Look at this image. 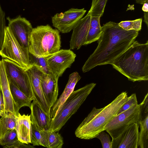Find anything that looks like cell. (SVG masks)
Instances as JSON below:
<instances>
[{
  "label": "cell",
  "instance_id": "36",
  "mask_svg": "<svg viewBox=\"0 0 148 148\" xmlns=\"http://www.w3.org/2000/svg\"><path fill=\"white\" fill-rule=\"evenodd\" d=\"M148 12H144V21L145 24H146L147 27H148Z\"/></svg>",
  "mask_w": 148,
  "mask_h": 148
},
{
  "label": "cell",
  "instance_id": "2",
  "mask_svg": "<svg viewBox=\"0 0 148 148\" xmlns=\"http://www.w3.org/2000/svg\"><path fill=\"white\" fill-rule=\"evenodd\" d=\"M111 65L129 81H147L148 41L144 44L135 41Z\"/></svg>",
  "mask_w": 148,
  "mask_h": 148
},
{
  "label": "cell",
  "instance_id": "20",
  "mask_svg": "<svg viewBox=\"0 0 148 148\" xmlns=\"http://www.w3.org/2000/svg\"><path fill=\"white\" fill-rule=\"evenodd\" d=\"M0 145L3 148H34L29 144L23 143L18 140L16 130L15 129L9 132L1 140Z\"/></svg>",
  "mask_w": 148,
  "mask_h": 148
},
{
  "label": "cell",
  "instance_id": "18",
  "mask_svg": "<svg viewBox=\"0 0 148 148\" xmlns=\"http://www.w3.org/2000/svg\"><path fill=\"white\" fill-rule=\"evenodd\" d=\"M81 78L79 73L76 71L70 75L68 82L63 92L51 109V119L55 116L59 108L74 91L76 85Z\"/></svg>",
  "mask_w": 148,
  "mask_h": 148
},
{
  "label": "cell",
  "instance_id": "3",
  "mask_svg": "<svg viewBox=\"0 0 148 148\" xmlns=\"http://www.w3.org/2000/svg\"><path fill=\"white\" fill-rule=\"evenodd\" d=\"M128 99L127 93L123 92L104 107H94L76 129V136L86 140L95 138L99 132L104 131L105 126Z\"/></svg>",
  "mask_w": 148,
  "mask_h": 148
},
{
  "label": "cell",
  "instance_id": "17",
  "mask_svg": "<svg viewBox=\"0 0 148 148\" xmlns=\"http://www.w3.org/2000/svg\"><path fill=\"white\" fill-rule=\"evenodd\" d=\"M15 129L18 140L22 143H31L32 125L30 115L21 114L17 117Z\"/></svg>",
  "mask_w": 148,
  "mask_h": 148
},
{
  "label": "cell",
  "instance_id": "16",
  "mask_svg": "<svg viewBox=\"0 0 148 148\" xmlns=\"http://www.w3.org/2000/svg\"><path fill=\"white\" fill-rule=\"evenodd\" d=\"M58 79L52 74L44 73L42 78L41 84L42 92L51 109L57 99Z\"/></svg>",
  "mask_w": 148,
  "mask_h": 148
},
{
  "label": "cell",
  "instance_id": "37",
  "mask_svg": "<svg viewBox=\"0 0 148 148\" xmlns=\"http://www.w3.org/2000/svg\"><path fill=\"white\" fill-rule=\"evenodd\" d=\"M136 3L143 5L147 0H135Z\"/></svg>",
  "mask_w": 148,
  "mask_h": 148
},
{
  "label": "cell",
  "instance_id": "15",
  "mask_svg": "<svg viewBox=\"0 0 148 148\" xmlns=\"http://www.w3.org/2000/svg\"><path fill=\"white\" fill-rule=\"evenodd\" d=\"M91 16L87 14L81 18L73 29L70 41V49H79L84 45L90 27Z\"/></svg>",
  "mask_w": 148,
  "mask_h": 148
},
{
  "label": "cell",
  "instance_id": "28",
  "mask_svg": "<svg viewBox=\"0 0 148 148\" xmlns=\"http://www.w3.org/2000/svg\"><path fill=\"white\" fill-rule=\"evenodd\" d=\"M142 22V19L140 18L132 21H121L118 24L125 30H133L139 32L141 29Z\"/></svg>",
  "mask_w": 148,
  "mask_h": 148
},
{
  "label": "cell",
  "instance_id": "38",
  "mask_svg": "<svg viewBox=\"0 0 148 148\" xmlns=\"http://www.w3.org/2000/svg\"><path fill=\"white\" fill-rule=\"evenodd\" d=\"M0 141H1V140H0Z\"/></svg>",
  "mask_w": 148,
  "mask_h": 148
},
{
  "label": "cell",
  "instance_id": "5",
  "mask_svg": "<svg viewBox=\"0 0 148 148\" xmlns=\"http://www.w3.org/2000/svg\"><path fill=\"white\" fill-rule=\"evenodd\" d=\"M96 85L95 83H91L73 91L59 108L55 116L51 119L49 130L59 131L77 111Z\"/></svg>",
  "mask_w": 148,
  "mask_h": 148
},
{
  "label": "cell",
  "instance_id": "7",
  "mask_svg": "<svg viewBox=\"0 0 148 148\" xmlns=\"http://www.w3.org/2000/svg\"><path fill=\"white\" fill-rule=\"evenodd\" d=\"M142 119L140 104L134 105L128 109L115 116L104 128L112 139L116 138L131 124L138 123Z\"/></svg>",
  "mask_w": 148,
  "mask_h": 148
},
{
  "label": "cell",
  "instance_id": "4",
  "mask_svg": "<svg viewBox=\"0 0 148 148\" xmlns=\"http://www.w3.org/2000/svg\"><path fill=\"white\" fill-rule=\"evenodd\" d=\"M59 31L50 25H41L33 28L29 40L30 53L38 58L46 57L60 49Z\"/></svg>",
  "mask_w": 148,
  "mask_h": 148
},
{
  "label": "cell",
  "instance_id": "1",
  "mask_svg": "<svg viewBox=\"0 0 148 148\" xmlns=\"http://www.w3.org/2000/svg\"><path fill=\"white\" fill-rule=\"evenodd\" d=\"M101 30L97 47L82 67L83 73L97 66L111 64L132 45L138 34L137 31L125 30L112 21L104 24Z\"/></svg>",
  "mask_w": 148,
  "mask_h": 148
},
{
  "label": "cell",
  "instance_id": "26",
  "mask_svg": "<svg viewBox=\"0 0 148 148\" xmlns=\"http://www.w3.org/2000/svg\"><path fill=\"white\" fill-rule=\"evenodd\" d=\"M108 0H92L91 6L87 14L91 16L101 17L103 14Z\"/></svg>",
  "mask_w": 148,
  "mask_h": 148
},
{
  "label": "cell",
  "instance_id": "19",
  "mask_svg": "<svg viewBox=\"0 0 148 148\" xmlns=\"http://www.w3.org/2000/svg\"><path fill=\"white\" fill-rule=\"evenodd\" d=\"M31 123L41 130H49L50 129L51 118L46 114L34 101L31 103Z\"/></svg>",
  "mask_w": 148,
  "mask_h": 148
},
{
  "label": "cell",
  "instance_id": "25",
  "mask_svg": "<svg viewBox=\"0 0 148 148\" xmlns=\"http://www.w3.org/2000/svg\"><path fill=\"white\" fill-rule=\"evenodd\" d=\"M64 144L63 138L58 132L48 131L46 147L62 148Z\"/></svg>",
  "mask_w": 148,
  "mask_h": 148
},
{
  "label": "cell",
  "instance_id": "11",
  "mask_svg": "<svg viewBox=\"0 0 148 148\" xmlns=\"http://www.w3.org/2000/svg\"><path fill=\"white\" fill-rule=\"evenodd\" d=\"M25 71L30 80L34 98L33 101H35L46 114L50 116L51 108L45 98L41 86V79L44 73L34 65H31Z\"/></svg>",
  "mask_w": 148,
  "mask_h": 148
},
{
  "label": "cell",
  "instance_id": "35",
  "mask_svg": "<svg viewBox=\"0 0 148 148\" xmlns=\"http://www.w3.org/2000/svg\"><path fill=\"white\" fill-rule=\"evenodd\" d=\"M142 10L144 12H148V0H147L143 4Z\"/></svg>",
  "mask_w": 148,
  "mask_h": 148
},
{
  "label": "cell",
  "instance_id": "31",
  "mask_svg": "<svg viewBox=\"0 0 148 148\" xmlns=\"http://www.w3.org/2000/svg\"><path fill=\"white\" fill-rule=\"evenodd\" d=\"M99 139L103 148H112V143L109 135L104 130L99 132L96 137Z\"/></svg>",
  "mask_w": 148,
  "mask_h": 148
},
{
  "label": "cell",
  "instance_id": "27",
  "mask_svg": "<svg viewBox=\"0 0 148 148\" xmlns=\"http://www.w3.org/2000/svg\"><path fill=\"white\" fill-rule=\"evenodd\" d=\"M29 59L31 65H34L40 69L44 74H51L45 57L38 58L29 53Z\"/></svg>",
  "mask_w": 148,
  "mask_h": 148
},
{
  "label": "cell",
  "instance_id": "10",
  "mask_svg": "<svg viewBox=\"0 0 148 148\" xmlns=\"http://www.w3.org/2000/svg\"><path fill=\"white\" fill-rule=\"evenodd\" d=\"M86 10L71 8L63 13L56 14L51 18L53 26L62 33L70 32L82 18Z\"/></svg>",
  "mask_w": 148,
  "mask_h": 148
},
{
  "label": "cell",
  "instance_id": "13",
  "mask_svg": "<svg viewBox=\"0 0 148 148\" xmlns=\"http://www.w3.org/2000/svg\"><path fill=\"white\" fill-rule=\"evenodd\" d=\"M138 123L131 124L111 141L112 148H137L139 147Z\"/></svg>",
  "mask_w": 148,
  "mask_h": 148
},
{
  "label": "cell",
  "instance_id": "9",
  "mask_svg": "<svg viewBox=\"0 0 148 148\" xmlns=\"http://www.w3.org/2000/svg\"><path fill=\"white\" fill-rule=\"evenodd\" d=\"M76 54L71 49H60L45 57L51 74L59 79L75 61Z\"/></svg>",
  "mask_w": 148,
  "mask_h": 148
},
{
  "label": "cell",
  "instance_id": "22",
  "mask_svg": "<svg viewBox=\"0 0 148 148\" xmlns=\"http://www.w3.org/2000/svg\"><path fill=\"white\" fill-rule=\"evenodd\" d=\"M10 87L12 98L18 110L24 106L30 108L32 100L10 82Z\"/></svg>",
  "mask_w": 148,
  "mask_h": 148
},
{
  "label": "cell",
  "instance_id": "30",
  "mask_svg": "<svg viewBox=\"0 0 148 148\" xmlns=\"http://www.w3.org/2000/svg\"><path fill=\"white\" fill-rule=\"evenodd\" d=\"M137 104H138V102L136 94L135 93L133 94L128 97V99L120 108L115 116L127 110L133 105Z\"/></svg>",
  "mask_w": 148,
  "mask_h": 148
},
{
  "label": "cell",
  "instance_id": "29",
  "mask_svg": "<svg viewBox=\"0 0 148 148\" xmlns=\"http://www.w3.org/2000/svg\"><path fill=\"white\" fill-rule=\"evenodd\" d=\"M6 27L5 13L0 4V49L3 41Z\"/></svg>",
  "mask_w": 148,
  "mask_h": 148
},
{
  "label": "cell",
  "instance_id": "32",
  "mask_svg": "<svg viewBox=\"0 0 148 148\" xmlns=\"http://www.w3.org/2000/svg\"><path fill=\"white\" fill-rule=\"evenodd\" d=\"M100 17L91 16L90 22V26L94 28H101Z\"/></svg>",
  "mask_w": 148,
  "mask_h": 148
},
{
  "label": "cell",
  "instance_id": "23",
  "mask_svg": "<svg viewBox=\"0 0 148 148\" xmlns=\"http://www.w3.org/2000/svg\"><path fill=\"white\" fill-rule=\"evenodd\" d=\"M31 143L34 146H41L46 147L48 130H41L31 123Z\"/></svg>",
  "mask_w": 148,
  "mask_h": 148
},
{
  "label": "cell",
  "instance_id": "8",
  "mask_svg": "<svg viewBox=\"0 0 148 148\" xmlns=\"http://www.w3.org/2000/svg\"><path fill=\"white\" fill-rule=\"evenodd\" d=\"M3 60L9 82L33 100L34 98L32 89L27 72L14 62L7 59H3Z\"/></svg>",
  "mask_w": 148,
  "mask_h": 148
},
{
  "label": "cell",
  "instance_id": "6",
  "mask_svg": "<svg viewBox=\"0 0 148 148\" xmlns=\"http://www.w3.org/2000/svg\"><path fill=\"white\" fill-rule=\"evenodd\" d=\"M0 56L16 64L24 70L31 65L27 48L21 46L8 26H6L4 39L0 49Z\"/></svg>",
  "mask_w": 148,
  "mask_h": 148
},
{
  "label": "cell",
  "instance_id": "14",
  "mask_svg": "<svg viewBox=\"0 0 148 148\" xmlns=\"http://www.w3.org/2000/svg\"><path fill=\"white\" fill-rule=\"evenodd\" d=\"M0 86L3 96L5 112L12 113L17 117L19 110L12 97L3 59L0 60Z\"/></svg>",
  "mask_w": 148,
  "mask_h": 148
},
{
  "label": "cell",
  "instance_id": "12",
  "mask_svg": "<svg viewBox=\"0 0 148 148\" xmlns=\"http://www.w3.org/2000/svg\"><path fill=\"white\" fill-rule=\"evenodd\" d=\"M8 27L19 44L28 48L29 40L33 28L31 23L21 16L14 18L8 17Z\"/></svg>",
  "mask_w": 148,
  "mask_h": 148
},
{
  "label": "cell",
  "instance_id": "21",
  "mask_svg": "<svg viewBox=\"0 0 148 148\" xmlns=\"http://www.w3.org/2000/svg\"><path fill=\"white\" fill-rule=\"evenodd\" d=\"M17 117L11 113L5 112L3 113L0 118L1 140L7 133L15 129Z\"/></svg>",
  "mask_w": 148,
  "mask_h": 148
},
{
  "label": "cell",
  "instance_id": "33",
  "mask_svg": "<svg viewBox=\"0 0 148 148\" xmlns=\"http://www.w3.org/2000/svg\"><path fill=\"white\" fill-rule=\"evenodd\" d=\"M148 93L145 95L142 102L140 104L142 111L144 110L145 114H148Z\"/></svg>",
  "mask_w": 148,
  "mask_h": 148
},
{
  "label": "cell",
  "instance_id": "34",
  "mask_svg": "<svg viewBox=\"0 0 148 148\" xmlns=\"http://www.w3.org/2000/svg\"><path fill=\"white\" fill-rule=\"evenodd\" d=\"M0 111L5 112L4 102L2 91L0 86Z\"/></svg>",
  "mask_w": 148,
  "mask_h": 148
},
{
  "label": "cell",
  "instance_id": "24",
  "mask_svg": "<svg viewBox=\"0 0 148 148\" xmlns=\"http://www.w3.org/2000/svg\"><path fill=\"white\" fill-rule=\"evenodd\" d=\"M148 114L138 123L140 128L139 134V146L141 148H148Z\"/></svg>",
  "mask_w": 148,
  "mask_h": 148
}]
</instances>
